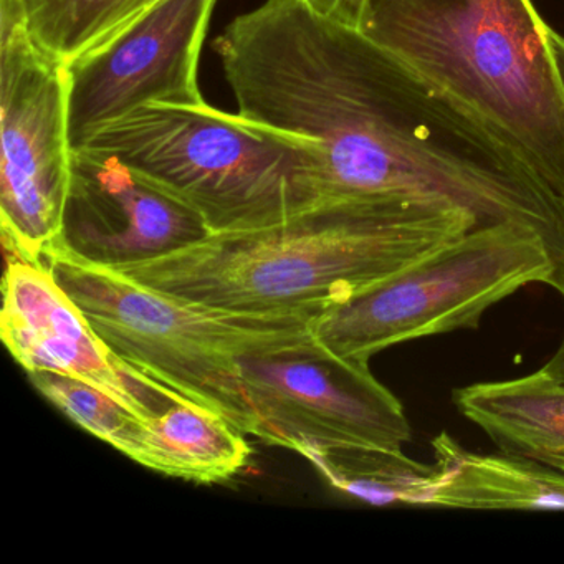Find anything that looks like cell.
<instances>
[{
	"mask_svg": "<svg viewBox=\"0 0 564 564\" xmlns=\"http://www.w3.org/2000/svg\"><path fill=\"white\" fill-rule=\"evenodd\" d=\"M2 296L0 336L25 372L80 379L147 421L174 402H191L117 359L44 265L6 259Z\"/></svg>",
	"mask_w": 564,
	"mask_h": 564,
	"instance_id": "11",
	"label": "cell"
},
{
	"mask_svg": "<svg viewBox=\"0 0 564 564\" xmlns=\"http://www.w3.org/2000/svg\"><path fill=\"white\" fill-rule=\"evenodd\" d=\"M452 401L498 451L564 474L563 381L538 369L521 378L462 386Z\"/></svg>",
	"mask_w": 564,
	"mask_h": 564,
	"instance_id": "13",
	"label": "cell"
},
{
	"mask_svg": "<svg viewBox=\"0 0 564 564\" xmlns=\"http://www.w3.org/2000/svg\"><path fill=\"white\" fill-rule=\"evenodd\" d=\"M253 437L300 452L315 447L404 451L412 429L402 402L368 362L329 351L315 336L240 359Z\"/></svg>",
	"mask_w": 564,
	"mask_h": 564,
	"instance_id": "8",
	"label": "cell"
},
{
	"mask_svg": "<svg viewBox=\"0 0 564 564\" xmlns=\"http://www.w3.org/2000/svg\"><path fill=\"white\" fill-rule=\"evenodd\" d=\"M0 138L2 246L41 265L70 184V70L32 37L22 0H0Z\"/></svg>",
	"mask_w": 564,
	"mask_h": 564,
	"instance_id": "7",
	"label": "cell"
},
{
	"mask_svg": "<svg viewBox=\"0 0 564 564\" xmlns=\"http://www.w3.org/2000/svg\"><path fill=\"white\" fill-rule=\"evenodd\" d=\"M531 283L563 295L546 240L520 224H490L319 313L310 329L329 351L369 365L391 346L478 328L491 306Z\"/></svg>",
	"mask_w": 564,
	"mask_h": 564,
	"instance_id": "6",
	"label": "cell"
},
{
	"mask_svg": "<svg viewBox=\"0 0 564 564\" xmlns=\"http://www.w3.org/2000/svg\"><path fill=\"white\" fill-rule=\"evenodd\" d=\"M217 0H163L68 64L72 150L147 104H204L199 61Z\"/></svg>",
	"mask_w": 564,
	"mask_h": 564,
	"instance_id": "9",
	"label": "cell"
},
{
	"mask_svg": "<svg viewBox=\"0 0 564 564\" xmlns=\"http://www.w3.org/2000/svg\"><path fill=\"white\" fill-rule=\"evenodd\" d=\"M158 474L223 484L249 465L252 448L232 422L196 402H174L151 419Z\"/></svg>",
	"mask_w": 564,
	"mask_h": 564,
	"instance_id": "14",
	"label": "cell"
},
{
	"mask_svg": "<svg viewBox=\"0 0 564 564\" xmlns=\"http://www.w3.org/2000/svg\"><path fill=\"white\" fill-rule=\"evenodd\" d=\"M101 341L123 365L253 435L240 359L302 341L312 319L224 312L144 285L57 247L42 256Z\"/></svg>",
	"mask_w": 564,
	"mask_h": 564,
	"instance_id": "5",
	"label": "cell"
},
{
	"mask_svg": "<svg viewBox=\"0 0 564 564\" xmlns=\"http://www.w3.org/2000/svg\"><path fill=\"white\" fill-rule=\"evenodd\" d=\"M300 455L343 495L375 505H424L434 464L412 460L404 451L372 447H315Z\"/></svg>",
	"mask_w": 564,
	"mask_h": 564,
	"instance_id": "15",
	"label": "cell"
},
{
	"mask_svg": "<svg viewBox=\"0 0 564 564\" xmlns=\"http://www.w3.org/2000/svg\"><path fill=\"white\" fill-rule=\"evenodd\" d=\"M213 47L240 115L318 144L323 204H447L481 226L531 227L564 286V197L359 29L263 0Z\"/></svg>",
	"mask_w": 564,
	"mask_h": 564,
	"instance_id": "1",
	"label": "cell"
},
{
	"mask_svg": "<svg viewBox=\"0 0 564 564\" xmlns=\"http://www.w3.org/2000/svg\"><path fill=\"white\" fill-rule=\"evenodd\" d=\"M144 4L147 0H22L32 37L67 64L124 31Z\"/></svg>",
	"mask_w": 564,
	"mask_h": 564,
	"instance_id": "17",
	"label": "cell"
},
{
	"mask_svg": "<svg viewBox=\"0 0 564 564\" xmlns=\"http://www.w3.org/2000/svg\"><path fill=\"white\" fill-rule=\"evenodd\" d=\"M80 148L115 154L156 181L194 207L213 234L262 229L323 204L315 141L206 101L143 105Z\"/></svg>",
	"mask_w": 564,
	"mask_h": 564,
	"instance_id": "4",
	"label": "cell"
},
{
	"mask_svg": "<svg viewBox=\"0 0 564 564\" xmlns=\"http://www.w3.org/2000/svg\"><path fill=\"white\" fill-rule=\"evenodd\" d=\"M359 31L564 197V85L531 0H369Z\"/></svg>",
	"mask_w": 564,
	"mask_h": 564,
	"instance_id": "3",
	"label": "cell"
},
{
	"mask_svg": "<svg viewBox=\"0 0 564 564\" xmlns=\"http://www.w3.org/2000/svg\"><path fill=\"white\" fill-rule=\"evenodd\" d=\"M434 474L422 507L564 511V474L520 455L477 454L448 432L432 438Z\"/></svg>",
	"mask_w": 564,
	"mask_h": 564,
	"instance_id": "12",
	"label": "cell"
},
{
	"mask_svg": "<svg viewBox=\"0 0 564 564\" xmlns=\"http://www.w3.org/2000/svg\"><path fill=\"white\" fill-rule=\"evenodd\" d=\"M160 2H163V0H147V4L143 6V9H141L140 14H138V18L134 19V21H138V19L143 18V15L148 14V12H150L151 9L156 8V6L160 4ZM133 22H131V24H133ZM130 25H128V28H130ZM121 32H123V31H121ZM115 37H117V35H115Z\"/></svg>",
	"mask_w": 564,
	"mask_h": 564,
	"instance_id": "20",
	"label": "cell"
},
{
	"mask_svg": "<svg viewBox=\"0 0 564 564\" xmlns=\"http://www.w3.org/2000/svg\"><path fill=\"white\" fill-rule=\"evenodd\" d=\"M478 227L474 214L447 204L329 203L113 270L224 312L313 319Z\"/></svg>",
	"mask_w": 564,
	"mask_h": 564,
	"instance_id": "2",
	"label": "cell"
},
{
	"mask_svg": "<svg viewBox=\"0 0 564 564\" xmlns=\"http://www.w3.org/2000/svg\"><path fill=\"white\" fill-rule=\"evenodd\" d=\"M550 44L553 48L554 61H556L557 70H560L561 80L564 85V37L550 29Z\"/></svg>",
	"mask_w": 564,
	"mask_h": 564,
	"instance_id": "19",
	"label": "cell"
},
{
	"mask_svg": "<svg viewBox=\"0 0 564 564\" xmlns=\"http://www.w3.org/2000/svg\"><path fill=\"white\" fill-rule=\"evenodd\" d=\"M210 234L186 200L115 154L91 148L72 153L57 249L115 269L167 256Z\"/></svg>",
	"mask_w": 564,
	"mask_h": 564,
	"instance_id": "10",
	"label": "cell"
},
{
	"mask_svg": "<svg viewBox=\"0 0 564 564\" xmlns=\"http://www.w3.org/2000/svg\"><path fill=\"white\" fill-rule=\"evenodd\" d=\"M313 12L352 29H361L369 0H303Z\"/></svg>",
	"mask_w": 564,
	"mask_h": 564,
	"instance_id": "18",
	"label": "cell"
},
{
	"mask_svg": "<svg viewBox=\"0 0 564 564\" xmlns=\"http://www.w3.org/2000/svg\"><path fill=\"white\" fill-rule=\"evenodd\" d=\"M28 376L48 402L88 434L156 471L151 419L138 417L100 389L72 376L51 371L28 372Z\"/></svg>",
	"mask_w": 564,
	"mask_h": 564,
	"instance_id": "16",
	"label": "cell"
}]
</instances>
